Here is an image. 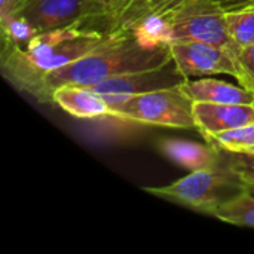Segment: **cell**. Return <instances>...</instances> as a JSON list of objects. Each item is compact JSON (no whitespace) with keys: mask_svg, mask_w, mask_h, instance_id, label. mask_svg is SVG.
<instances>
[{"mask_svg":"<svg viewBox=\"0 0 254 254\" xmlns=\"http://www.w3.org/2000/svg\"><path fill=\"white\" fill-rule=\"evenodd\" d=\"M19 0H0V22L7 21L16 10Z\"/></svg>","mask_w":254,"mask_h":254,"instance_id":"d6986e66","label":"cell"},{"mask_svg":"<svg viewBox=\"0 0 254 254\" xmlns=\"http://www.w3.org/2000/svg\"><path fill=\"white\" fill-rule=\"evenodd\" d=\"M97 4H100L106 12H107V15H109V18L113 15V13H116L122 6H124V3L127 1V0H94Z\"/></svg>","mask_w":254,"mask_h":254,"instance_id":"ffe728a7","label":"cell"},{"mask_svg":"<svg viewBox=\"0 0 254 254\" xmlns=\"http://www.w3.org/2000/svg\"><path fill=\"white\" fill-rule=\"evenodd\" d=\"M229 7L234 6L223 0H188L168 15L138 30H144L153 37L170 43L195 40L219 46L232 55L238 67L241 49L237 48L226 27V12Z\"/></svg>","mask_w":254,"mask_h":254,"instance_id":"3957f363","label":"cell"},{"mask_svg":"<svg viewBox=\"0 0 254 254\" xmlns=\"http://www.w3.org/2000/svg\"><path fill=\"white\" fill-rule=\"evenodd\" d=\"M112 33V28L98 31L76 24L37 33L21 45L1 40V73L16 89L34 97L46 74L94 52L110 39Z\"/></svg>","mask_w":254,"mask_h":254,"instance_id":"7a4b0ae2","label":"cell"},{"mask_svg":"<svg viewBox=\"0 0 254 254\" xmlns=\"http://www.w3.org/2000/svg\"><path fill=\"white\" fill-rule=\"evenodd\" d=\"M19 1H21V0H19Z\"/></svg>","mask_w":254,"mask_h":254,"instance_id":"603a6c76","label":"cell"},{"mask_svg":"<svg viewBox=\"0 0 254 254\" xmlns=\"http://www.w3.org/2000/svg\"><path fill=\"white\" fill-rule=\"evenodd\" d=\"M247 189H249L252 193H254V185H249V186H247Z\"/></svg>","mask_w":254,"mask_h":254,"instance_id":"7402d4cb","label":"cell"},{"mask_svg":"<svg viewBox=\"0 0 254 254\" xmlns=\"http://www.w3.org/2000/svg\"><path fill=\"white\" fill-rule=\"evenodd\" d=\"M12 16H19L37 33L85 24L107 12L94 0H21Z\"/></svg>","mask_w":254,"mask_h":254,"instance_id":"8992f818","label":"cell"},{"mask_svg":"<svg viewBox=\"0 0 254 254\" xmlns=\"http://www.w3.org/2000/svg\"><path fill=\"white\" fill-rule=\"evenodd\" d=\"M171 61L170 42L159 40L144 30L115 28L110 39L94 52L46 74L33 98L52 103V92L58 86L92 88L112 77L159 68Z\"/></svg>","mask_w":254,"mask_h":254,"instance_id":"6da1fadb","label":"cell"},{"mask_svg":"<svg viewBox=\"0 0 254 254\" xmlns=\"http://www.w3.org/2000/svg\"><path fill=\"white\" fill-rule=\"evenodd\" d=\"M238 82L254 92V45L243 48L238 54Z\"/></svg>","mask_w":254,"mask_h":254,"instance_id":"ac0fdd59","label":"cell"},{"mask_svg":"<svg viewBox=\"0 0 254 254\" xmlns=\"http://www.w3.org/2000/svg\"><path fill=\"white\" fill-rule=\"evenodd\" d=\"M159 150L174 164L190 170H207L222 164V150L210 143L202 144L180 138H165L159 143Z\"/></svg>","mask_w":254,"mask_h":254,"instance_id":"8fae6325","label":"cell"},{"mask_svg":"<svg viewBox=\"0 0 254 254\" xmlns=\"http://www.w3.org/2000/svg\"><path fill=\"white\" fill-rule=\"evenodd\" d=\"M223 1L229 3L231 6H238V4H243V3H246V1H250V0H223Z\"/></svg>","mask_w":254,"mask_h":254,"instance_id":"44dd1931","label":"cell"},{"mask_svg":"<svg viewBox=\"0 0 254 254\" xmlns=\"http://www.w3.org/2000/svg\"><path fill=\"white\" fill-rule=\"evenodd\" d=\"M226 27L238 49L254 45V0L229 7Z\"/></svg>","mask_w":254,"mask_h":254,"instance_id":"5bb4252c","label":"cell"},{"mask_svg":"<svg viewBox=\"0 0 254 254\" xmlns=\"http://www.w3.org/2000/svg\"><path fill=\"white\" fill-rule=\"evenodd\" d=\"M182 88L192 101L254 104V92L243 85H234L214 77H201L196 80L186 79L182 83Z\"/></svg>","mask_w":254,"mask_h":254,"instance_id":"4fadbf2b","label":"cell"},{"mask_svg":"<svg viewBox=\"0 0 254 254\" xmlns=\"http://www.w3.org/2000/svg\"><path fill=\"white\" fill-rule=\"evenodd\" d=\"M213 217L229 225L254 229V193L249 189L243 190L219 207Z\"/></svg>","mask_w":254,"mask_h":254,"instance_id":"9a60e30c","label":"cell"},{"mask_svg":"<svg viewBox=\"0 0 254 254\" xmlns=\"http://www.w3.org/2000/svg\"><path fill=\"white\" fill-rule=\"evenodd\" d=\"M193 119L196 129L204 137H208L254 124V104L193 101Z\"/></svg>","mask_w":254,"mask_h":254,"instance_id":"9c48e42d","label":"cell"},{"mask_svg":"<svg viewBox=\"0 0 254 254\" xmlns=\"http://www.w3.org/2000/svg\"><path fill=\"white\" fill-rule=\"evenodd\" d=\"M52 104L79 119H100L110 115V106L92 88L63 85L54 89Z\"/></svg>","mask_w":254,"mask_h":254,"instance_id":"30bf717a","label":"cell"},{"mask_svg":"<svg viewBox=\"0 0 254 254\" xmlns=\"http://www.w3.org/2000/svg\"><path fill=\"white\" fill-rule=\"evenodd\" d=\"M204 138L207 140V143L222 152L254 153V124L217 132Z\"/></svg>","mask_w":254,"mask_h":254,"instance_id":"2e32d148","label":"cell"},{"mask_svg":"<svg viewBox=\"0 0 254 254\" xmlns=\"http://www.w3.org/2000/svg\"><path fill=\"white\" fill-rule=\"evenodd\" d=\"M222 165L235 173L247 186L254 185V153L222 152Z\"/></svg>","mask_w":254,"mask_h":254,"instance_id":"e0dca14e","label":"cell"},{"mask_svg":"<svg viewBox=\"0 0 254 254\" xmlns=\"http://www.w3.org/2000/svg\"><path fill=\"white\" fill-rule=\"evenodd\" d=\"M106 118L165 128H196L193 101L183 91L182 85L134 95L110 107V115Z\"/></svg>","mask_w":254,"mask_h":254,"instance_id":"5b68a950","label":"cell"},{"mask_svg":"<svg viewBox=\"0 0 254 254\" xmlns=\"http://www.w3.org/2000/svg\"><path fill=\"white\" fill-rule=\"evenodd\" d=\"M186 80V77L177 70L174 61L168 63L164 67L152 68V70H143L135 73H128L122 76L112 77L109 80H104L92 89L100 94L110 107L121 104L127 101L128 98L134 95H140L150 91L173 88L177 85H182Z\"/></svg>","mask_w":254,"mask_h":254,"instance_id":"52a82bcc","label":"cell"},{"mask_svg":"<svg viewBox=\"0 0 254 254\" xmlns=\"http://www.w3.org/2000/svg\"><path fill=\"white\" fill-rule=\"evenodd\" d=\"M188 0H127L124 6L110 16V28L138 30L149 22L161 19Z\"/></svg>","mask_w":254,"mask_h":254,"instance_id":"7c38bea8","label":"cell"},{"mask_svg":"<svg viewBox=\"0 0 254 254\" xmlns=\"http://www.w3.org/2000/svg\"><path fill=\"white\" fill-rule=\"evenodd\" d=\"M247 189V185L225 165L192 171L167 186H146L144 192L213 216L219 207Z\"/></svg>","mask_w":254,"mask_h":254,"instance_id":"277c9868","label":"cell"},{"mask_svg":"<svg viewBox=\"0 0 254 254\" xmlns=\"http://www.w3.org/2000/svg\"><path fill=\"white\" fill-rule=\"evenodd\" d=\"M170 45L173 61L186 79L213 74H229L238 79L237 63L225 49L195 40H180Z\"/></svg>","mask_w":254,"mask_h":254,"instance_id":"ba28073f","label":"cell"}]
</instances>
